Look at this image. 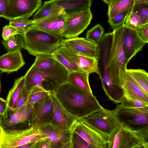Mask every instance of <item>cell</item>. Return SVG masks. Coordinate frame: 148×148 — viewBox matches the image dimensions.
I'll use <instances>...</instances> for the list:
<instances>
[{
	"mask_svg": "<svg viewBox=\"0 0 148 148\" xmlns=\"http://www.w3.org/2000/svg\"><path fill=\"white\" fill-rule=\"evenodd\" d=\"M53 93L65 109L79 120L103 108L93 94L85 92L67 82Z\"/></svg>",
	"mask_w": 148,
	"mask_h": 148,
	"instance_id": "cell-1",
	"label": "cell"
},
{
	"mask_svg": "<svg viewBox=\"0 0 148 148\" xmlns=\"http://www.w3.org/2000/svg\"><path fill=\"white\" fill-rule=\"evenodd\" d=\"M69 73L57 61L54 65L47 68H38L32 65L24 75V88L27 93L35 86L53 93L67 82Z\"/></svg>",
	"mask_w": 148,
	"mask_h": 148,
	"instance_id": "cell-2",
	"label": "cell"
},
{
	"mask_svg": "<svg viewBox=\"0 0 148 148\" xmlns=\"http://www.w3.org/2000/svg\"><path fill=\"white\" fill-rule=\"evenodd\" d=\"M113 29L107 67L112 84L118 89L123 91V86L128 63L123 46L124 24Z\"/></svg>",
	"mask_w": 148,
	"mask_h": 148,
	"instance_id": "cell-3",
	"label": "cell"
},
{
	"mask_svg": "<svg viewBox=\"0 0 148 148\" xmlns=\"http://www.w3.org/2000/svg\"><path fill=\"white\" fill-rule=\"evenodd\" d=\"M24 49L34 56L40 54H51L60 46L64 37L30 25L22 36Z\"/></svg>",
	"mask_w": 148,
	"mask_h": 148,
	"instance_id": "cell-4",
	"label": "cell"
},
{
	"mask_svg": "<svg viewBox=\"0 0 148 148\" xmlns=\"http://www.w3.org/2000/svg\"><path fill=\"white\" fill-rule=\"evenodd\" d=\"M43 138L39 128L32 126L23 129H5L0 125V148H18L34 143Z\"/></svg>",
	"mask_w": 148,
	"mask_h": 148,
	"instance_id": "cell-5",
	"label": "cell"
},
{
	"mask_svg": "<svg viewBox=\"0 0 148 148\" xmlns=\"http://www.w3.org/2000/svg\"><path fill=\"white\" fill-rule=\"evenodd\" d=\"M113 111L121 126L135 131L148 129V106L132 108L117 104Z\"/></svg>",
	"mask_w": 148,
	"mask_h": 148,
	"instance_id": "cell-6",
	"label": "cell"
},
{
	"mask_svg": "<svg viewBox=\"0 0 148 148\" xmlns=\"http://www.w3.org/2000/svg\"><path fill=\"white\" fill-rule=\"evenodd\" d=\"M107 148H148V129L135 131L121 126L110 137Z\"/></svg>",
	"mask_w": 148,
	"mask_h": 148,
	"instance_id": "cell-7",
	"label": "cell"
},
{
	"mask_svg": "<svg viewBox=\"0 0 148 148\" xmlns=\"http://www.w3.org/2000/svg\"><path fill=\"white\" fill-rule=\"evenodd\" d=\"M80 120L110 138L121 127L113 110L103 108Z\"/></svg>",
	"mask_w": 148,
	"mask_h": 148,
	"instance_id": "cell-8",
	"label": "cell"
},
{
	"mask_svg": "<svg viewBox=\"0 0 148 148\" xmlns=\"http://www.w3.org/2000/svg\"><path fill=\"white\" fill-rule=\"evenodd\" d=\"M33 105L25 104L18 108L8 107L4 116L0 117V125L4 129L18 130L32 127Z\"/></svg>",
	"mask_w": 148,
	"mask_h": 148,
	"instance_id": "cell-9",
	"label": "cell"
},
{
	"mask_svg": "<svg viewBox=\"0 0 148 148\" xmlns=\"http://www.w3.org/2000/svg\"><path fill=\"white\" fill-rule=\"evenodd\" d=\"M92 18L90 9L67 15L62 36L66 39L78 37L89 25Z\"/></svg>",
	"mask_w": 148,
	"mask_h": 148,
	"instance_id": "cell-10",
	"label": "cell"
},
{
	"mask_svg": "<svg viewBox=\"0 0 148 148\" xmlns=\"http://www.w3.org/2000/svg\"><path fill=\"white\" fill-rule=\"evenodd\" d=\"M41 0H8L3 17L11 20L29 18L41 6Z\"/></svg>",
	"mask_w": 148,
	"mask_h": 148,
	"instance_id": "cell-11",
	"label": "cell"
},
{
	"mask_svg": "<svg viewBox=\"0 0 148 148\" xmlns=\"http://www.w3.org/2000/svg\"><path fill=\"white\" fill-rule=\"evenodd\" d=\"M39 128L50 148H72V130L61 129L51 124Z\"/></svg>",
	"mask_w": 148,
	"mask_h": 148,
	"instance_id": "cell-12",
	"label": "cell"
},
{
	"mask_svg": "<svg viewBox=\"0 0 148 148\" xmlns=\"http://www.w3.org/2000/svg\"><path fill=\"white\" fill-rule=\"evenodd\" d=\"M72 130L78 134L91 148H107L110 138L88 126L81 120L73 127Z\"/></svg>",
	"mask_w": 148,
	"mask_h": 148,
	"instance_id": "cell-13",
	"label": "cell"
},
{
	"mask_svg": "<svg viewBox=\"0 0 148 148\" xmlns=\"http://www.w3.org/2000/svg\"><path fill=\"white\" fill-rule=\"evenodd\" d=\"M50 96L53 107V114L50 124L61 129L72 130L79 120L65 109L53 93H51Z\"/></svg>",
	"mask_w": 148,
	"mask_h": 148,
	"instance_id": "cell-14",
	"label": "cell"
},
{
	"mask_svg": "<svg viewBox=\"0 0 148 148\" xmlns=\"http://www.w3.org/2000/svg\"><path fill=\"white\" fill-rule=\"evenodd\" d=\"M50 94L32 105V126L40 128L51 124L53 107Z\"/></svg>",
	"mask_w": 148,
	"mask_h": 148,
	"instance_id": "cell-15",
	"label": "cell"
},
{
	"mask_svg": "<svg viewBox=\"0 0 148 148\" xmlns=\"http://www.w3.org/2000/svg\"><path fill=\"white\" fill-rule=\"evenodd\" d=\"M61 45L80 55L95 58L98 60L100 50L99 44L83 38L78 37L64 39Z\"/></svg>",
	"mask_w": 148,
	"mask_h": 148,
	"instance_id": "cell-16",
	"label": "cell"
},
{
	"mask_svg": "<svg viewBox=\"0 0 148 148\" xmlns=\"http://www.w3.org/2000/svg\"><path fill=\"white\" fill-rule=\"evenodd\" d=\"M67 17V15L63 11H59L39 20H32L31 25L62 36V32Z\"/></svg>",
	"mask_w": 148,
	"mask_h": 148,
	"instance_id": "cell-17",
	"label": "cell"
},
{
	"mask_svg": "<svg viewBox=\"0 0 148 148\" xmlns=\"http://www.w3.org/2000/svg\"><path fill=\"white\" fill-rule=\"evenodd\" d=\"M60 47L64 55L77 67L80 71L89 74L96 73L101 78V74L98 60L77 53L64 47L62 45Z\"/></svg>",
	"mask_w": 148,
	"mask_h": 148,
	"instance_id": "cell-18",
	"label": "cell"
},
{
	"mask_svg": "<svg viewBox=\"0 0 148 148\" xmlns=\"http://www.w3.org/2000/svg\"><path fill=\"white\" fill-rule=\"evenodd\" d=\"M146 44L140 38L135 30L124 25L123 46L128 63L142 50Z\"/></svg>",
	"mask_w": 148,
	"mask_h": 148,
	"instance_id": "cell-19",
	"label": "cell"
},
{
	"mask_svg": "<svg viewBox=\"0 0 148 148\" xmlns=\"http://www.w3.org/2000/svg\"><path fill=\"white\" fill-rule=\"evenodd\" d=\"M25 64L21 50L8 52L0 56V71L2 72L17 71Z\"/></svg>",
	"mask_w": 148,
	"mask_h": 148,
	"instance_id": "cell-20",
	"label": "cell"
},
{
	"mask_svg": "<svg viewBox=\"0 0 148 148\" xmlns=\"http://www.w3.org/2000/svg\"><path fill=\"white\" fill-rule=\"evenodd\" d=\"M56 8L67 15L90 9L92 0H51Z\"/></svg>",
	"mask_w": 148,
	"mask_h": 148,
	"instance_id": "cell-21",
	"label": "cell"
},
{
	"mask_svg": "<svg viewBox=\"0 0 148 148\" xmlns=\"http://www.w3.org/2000/svg\"><path fill=\"white\" fill-rule=\"evenodd\" d=\"M123 88L125 96L148 104V95L136 82L126 70Z\"/></svg>",
	"mask_w": 148,
	"mask_h": 148,
	"instance_id": "cell-22",
	"label": "cell"
},
{
	"mask_svg": "<svg viewBox=\"0 0 148 148\" xmlns=\"http://www.w3.org/2000/svg\"><path fill=\"white\" fill-rule=\"evenodd\" d=\"M89 75L83 72H69L67 82L85 92L93 94L89 82Z\"/></svg>",
	"mask_w": 148,
	"mask_h": 148,
	"instance_id": "cell-23",
	"label": "cell"
},
{
	"mask_svg": "<svg viewBox=\"0 0 148 148\" xmlns=\"http://www.w3.org/2000/svg\"><path fill=\"white\" fill-rule=\"evenodd\" d=\"M25 83L24 76L15 81L13 86L9 91L7 97L6 101L8 107H15L19 95L24 86Z\"/></svg>",
	"mask_w": 148,
	"mask_h": 148,
	"instance_id": "cell-24",
	"label": "cell"
},
{
	"mask_svg": "<svg viewBox=\"0 0 148 148\" xmlns=\"http://www.w3.org/2000/svg\"><path fill=\"white\" fill-rule=\"evenodd\" d=\"M108 16L112 18L119 13L131 9L134 5V0H113L108 4Z\"/></svg>",
	"mask_w": 148,
	"mask_h": 148,
	"instance_id": "cell-25",
	"label": "cell"
},
{
	"mask_svg": "<svg viewBox=\"0 0 148 148\" xmlns=\"http://www.w3.org/2000/svg\"><path fill=\"white\" fill-rule=\"evenodd\" d=\"M126 70L140 86L148 95V73L142 69H127Z\"/></svg>",
	"mask_w": 148,
	"mask_h": 148,
	"instance_id": "cell-26",
	"label": "cell"
},
{
	"mask_svg": "<svg viewBox=\"0 0 148 148\" xmlns=\"http://www.w3.org/2000/svg\"><path fill=\"white\" fill-rule=\"evenodd\" d=\"M60 46L57 48L51 54L55 59L64 66L69 72L75 71H80L77 67L64 55Z\"/></svg>",
	"mask_w": 148,
	"mask_h": 148,
	"instance_id": "cell-27",
	"label": "cell"
},
{
	"mask_svg": "<svg viewBox=\"0 0 148 148\" xmlns=\"http://www.w3.org/2000/svg\"><path fill=\"white\" fill-rule=\"evenodd\" d=\"M2 43L8 52L21 50L24 47L23 37L18 34L8 40H2Z\"/></svg>",
	"mask_w": 148,
	"mask_h": 148,
	"instance_id": "cell-28",
	"label": "cell"
},
{
	"mask_svg": "<svg viewBox=\"0 0 148 148\" xmlns=\"http://www.w3.org/2000/svg\"><path fill=\"white\" fill-rule=\"evenodd\" d=\"M59 11H60L57 9L51 0L45 1L34 15L32 20H39Z\"/></svg>",
	"mask_w": 148,
	"mask_h": 148,
	"instance_id": "cell-29",
	"label": "cell"
},
{
	"mask_svg": "<svg viewBox=\"0 0 148 148\" xmlns=\"http://www.w3.org/2000/svg\"><path fill=\"white\" fill-rule=\"evenodd\" d=\"M147 24H148V21L142 18L131 10L124 23L125 26L135 30Z\"/></svg>",
	"mask_w": 148,
	"mask_h": 148,
	"instance_id": "cell-30",
	"label": "cell"
},
{
	"mask_svg": "<svg viewBox=\"0 0 148 148\" xmlns=\"http://www.w3.org/2000/svg\"><path fill=\"white\" fill-rule=\"evenodd\" d=\"M32 65L38 68H47L54 65L57 61L52 54H42L36 56Z\"/></svg>",
	"mask_w": 148,
	"mask_h": 148,
	"instance_id": "cell-31",
	"label": "cell"
},
{
	"mask_svg": "<svg viewBox=\"0 0 148 148\" xmlns=\"http://www.w3.org/2000/svg\"><path fill=\"white\" fill-rule=\"evenodd\" d=\"M50 93L40 87H34L27 93V99L25 103L33 105L49 95Z\"/></svg>",
	"mask_w": 148,
	"mask_h": 148,
	"instance_id": "cell-32",
	"label": "cell"
},
{
	"mask_svg": "<svg viewBox=\"0 0 148 148\" xmlns=\"http://www.w3.org/2000/svg\"><path fill=\"white\" fill-rule=\"evenodd\" d=\"M103 34V28L100 24H97L87 31L86 38L93 43L99 44Z\"/></svg>",
	"mask_w": 148,
	"mask_h": 148,
	"instance_id": "cell-33",
	"label": "cell"
},
{
	"mask_svg": "<svg viewBox=\"0 0 148 148\" xmlns=\"http://www.w3.org/2000/svg\"><path fill=\"white\" fill-rule=\"evenodd\" d=\"M27 17H21L10 20L9 25L17 29L19 34L23 36L27 29L32 23V20Z\"/></svg>",
	"mask_w": 148,
	"mask_h": 148,
	"instance_id": "cell-34",
	"label": "cell"
},
{
	"mask_svg": "<svg viewBox=\"0 0 148 148\" xmlns=\"http://www.w3.org/2000/svg\"><path fill=\"white\" fill-rule=\"evenodd\" d=\"M131 9L121 12L114 16L108 18V21L110 26L114 29L124 24Z\"/></svg>",
	"mask_w": 148,
	"mask_h": 148,
	"instance_id": "cell-35",
	"label": "cell"
},
{
	"mask_svg": "<svg viewBox=\"0 0 148 148\" xmlns=\"http://www.w3.org/2000/svg\"><path fill=\"white\" fill-rule=\"evenodd\" d=\"M120 103L123 106L129 108H139L148 106V104L125 96L122 99Z\"/></svg>",
	"mask_w": 148,
	"mask_h": 148,
	"instance_id": "cell-36",
	"label": "cell"
},
{
	"mask_svg": "<svg viewBox=\"0 0 148 148\" xmlns=\"http://www.w3.org/2000/svg\"><path fill=\"white\" fill-rule=\"evenodd\" d=\"M131 10L142 18L148 21V3L134 5Z\"/></svg>",
	"mask_w": 148,
	"mask_h": 148,
	"instance_id": "cell-37",
	"label": "cell"
},
{
	"mask_svg": "<svg viewBox=\"0 0 148 148\" xmlns=\"http://www.w3.org/2000/svg\"><path fill=\"white\" fill-rule=\"evenodd\" d=\"M71 143L72 148H91L88 143L84 139L73 131Z\"/></svg>",
	"mask_w": 148,
	"mask_h": 148,
	"instance_id": "cell-38",
	"label": "cell"
},
{
	"mask_svg": "<svg viewBox=\"0 0 148 148\" xmlns=\"http://www.w3.org/2000/svg\"><path fill=\"white\" fill-rule=\"evenodd\" d=\"M18 34H19L15 27L10 25H6L3 28L2 36L3 40H6Z\"/></svg>",
	"mask_w": 148,
	"mask_h": 148,
	"instance_id": "cell-39",
	"label": "cell"
},
{
	"mask_svg": "<svg viewBox=\"0 0 148 148\" xmlns=\"http://www.w3.org/2000/svg\"><path fill=\"white\" fill-rule=\"evenodd\" d=\"M141 39L146 44L148 42V24L135 30Z\"/></svg>",
	"mask_w": 148,
	"mask_h": 148,
	"instance_id": "cell-40",
	"label": "cell"
},
{
	"mask_svg": "<svg viewBox=\"0 0 148 148\" xmlns=\"http://www.w3.org/2000/svg\"><path fill=\"white\" fill-rule=\"evenodd\" d=\"M27 93L24 87L19 95L16 106L14 108H19L23 106L27 100Z\"/></svg>",
	"mask_w": 148,
	"mask_h": 148,
	"instance_id": "cell-41",
	"label": "cell"
},
{
	"mask_svg": "<svg viewBox=\"0 0 148 148\" xmlns=\"http://www.w3.org/2000/svg\"><path fill=\"white\" fill-rule=\"evenodd\" d=\"M32 148H50V146L49 142L42 138L37 142L34 143Z\"/></svg>",
	"mask_w": 148,
	"mask_h": 148,
	"instance_id": "cell-42",
	"label": "cell"
},
{
	"mask_svg": "<svg viewBox=\"0 0 148 148\" xmlns=\"http://www.w3.org/2000/svg\"><path fill=\"white\" fill-rule=\"evenodd\" d=\"M8 107L6 100L0 98V117L4 115L6 112Z\"/></svg>",
	"mask_w": 148,
	"mask_h": 148,
	"instance_id": "cell-43",
	"label": "cell"
},
{
	"mask_svg": "<svg viewBox=\"0 0 148 148\" xmlns=\"http://www.w3.org/2000/svg\"><path fill=\"white\" fill-rule=\"evenodd\" d=\"M8 0H0V17H3Z\"/></svg>",
	"mask_w": 148,
	"mask_h": 148,
	"instance_id": "cell-44",
	"label": "cell"
},
{
	"mask_svg": "<svg viewBox=\"0 0 148 148\" xmlns=\"http://www.w3.org/2000/svg\"><path fill=\"white\" fill-rule=\"evenodd\" d=\"M145 3H148V0H134V5Z\"/></svg>",
	"mask_w": 148,
	"mask_h": 148,
	"instance_id": "cell-45",
	"label": "cell"
},
{
	"mask_svg": "<svg viewBox=\"0 0 148 148\" xmlns=\"http://www.w3.org/2000/svg\"><path fill=\"white\" fill-rule=\"evenodd\" d=\"M34 143H31L29 144H27L24 145L20 146L18 148H32L33 145Z\"/></svg>",
	"mask_w": 148,
	"mask_h": 148,
	"instance_id": "cell-46",
	"label": "cell"
},
{
	"mask_svg": "<svg viewBox=\"0 0 148 148\" xmlns=\"http://www.w3.org/2000/svg\"><path fill=\"white\" fill-rule=\"evenodd\" d=\"M105 3L108 4L113 0H102Z\"/></svg>",
	"mask_w": 148,
	"mask_h": 148,
	"instance_id": "cell-47",
	"label": "cell"
},
{
	"mask_svg": "<svg viewBox=\"0 0 148 148\" xmlns=\"http://www.w3.org/2000/svg\"><path fill=\"white\" fill-rule=\"evenodd\" d=\"M1 81H0V92H1Z\"/></svg>",
	"mask_w": 148,
	"mask_h": 148,
	"instance_id": "cell-48",
	"label": "cell"
}]
</instances>
